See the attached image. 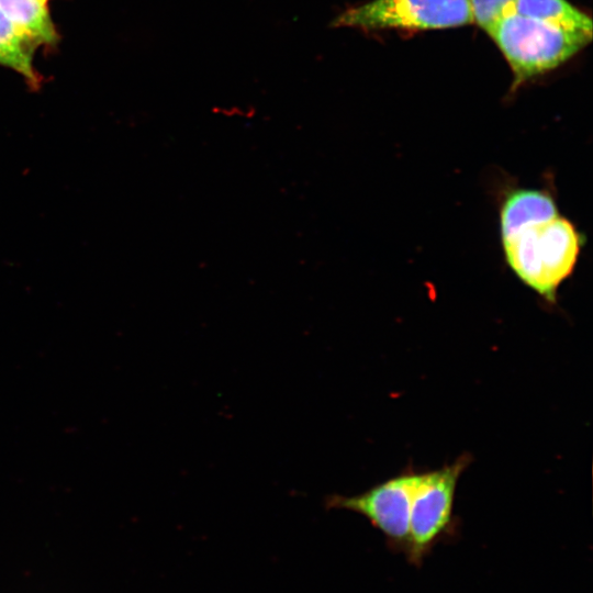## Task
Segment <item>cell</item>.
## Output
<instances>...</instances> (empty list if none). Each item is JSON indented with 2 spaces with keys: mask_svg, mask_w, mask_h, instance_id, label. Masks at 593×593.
Segmentation results:
<instances>
[{
  "mask_svg": "<svg viewBox=\"0 0 593 593\" xmlns=\"http://www.w3.org/2000/svg\"><path fill=\"white\" fill-rule=\"evenodd\" d=\"M504 260L515 277L548 305L573 275L585 246L584 234L559 211L546 188L506 187L499 199Z\"/></svg>",
  "mask_w": 593,
  "mask_h": 593,
  "instance_id": "cell-1",
  "label": "cell"
},
{
  "mask_svg": "<svg viewBox=\"0 0 593 593\" xmlns=\"http://www.w3.org/2000/svg\"><path fill=\"white\" fill-rule=\"evenodd\" d=\"M513 72L511 91L568 61L592 36L516 12L503 16L489 34Z\"/></svg>",
  "mask_w": 593,
  "mask_h": 593,
  "instance_id": "cell-2",
  "label": "cell"
},
{
  "mask_svg": "<svg viewBox=\"0 0 593 593\" xmlns=\"http://www.w3.org/2000/svg\"><path fill=\"white\" fill-rule=\"evenodd\" d=\"M471 461V455L465 452L451 463L421 472L413 494L404 550L410 563L419 567L435 545L454 535L456 489Z\"/></svg>",
  "mask_w": 593,
  "mask_h": 593,
  "instance_id": "cell-3",
  "label": "cell"
},
{
  "mask_svg": "<svg viewBox=\"0 0 593 593\" xmlns=\"http://www.w3.org/2000/svg\"><path fill=\"white\" fill-rule=\"evenodd\" d=\"M470 23H473L470 0H371L346 9L332 25L362 31H421Z\"/></svg>",
  "mask_w": 593,
  "mask_h": 593,
  "instance_id": "cell-4",
  "label": "cell"
},
{
  "mask_svg": "<svg viewBox=\"0 0 593 593\" xmlns=\"http://www.w3.org/2000/svg\"><path fill=\"white\" fill-rule=\"evenodd\" d=\"M421 472L411 466L402 472L353 495L329 494L324 504L327 510L357 513L378 529L390 549L404 553L414 490Z\"/></svg>",
  "mask_w": 593,
  "mask_h": 593,
  "instance_id": "cell-5",
  "label": "cell"
},
{
  "mask_svg": "<svg viewBox=\"0 0 593 593\" xmlns=\"http://www.w3.org/2000/svg\"><path fill=\"white\" fill-rule=\"evenodd\" d=\"M47 1L0 0V12L34 43L51 44L56 41V32Z\"/></svg>",
  "mask_w": 593,
  "mask_h": 593,
  "instance_id": "cell-6",
  "label": "cell"
},
{
  "mask_svg": "<svg viewBox=\"0 0 593 593\" xmlns=\"http://www.w3.org/2000/svg\"><path fill=\"white\" fill-rule=\"evenodd\" d=\"M514 12L592 36L591 18L567 0H516Z\"/></svg>",
  "mask_w": 593,
  "mask_h": 593,
  "instance_id": "cell-7",
  "label": "cell"
},
{
  "mask_svg": "<svg viewBox=\"0 0 593 593\" xmlns=\"http://www.w3.org/2000/svg\"><path fill=\"white\" fill-rule=\"evenodd\" d=\"M33 43L0 12V64L14 69L32 86H36L38 79L33 68Z\"/></svg>",
  "mask_w": 593,
  "mask_h": 593,
  "instance_id": "cell-8",
  "label": "cell"
},
{
  "mask_svg": "<svg viewBox=\"0 0 593 593\" xmlns=\"http://www.w3.org/2000/svg\"><path fill=\"white\" fill-rule=\"evenodd\" d=\"M516 0H470L473 23L488 35L505 15L514 12Z\"/></svg>",
  "mask_w": 593,
  "mask_h": 593,
  "instance_id": "cell-9",
  "label": "cell"
}]
</instances>
